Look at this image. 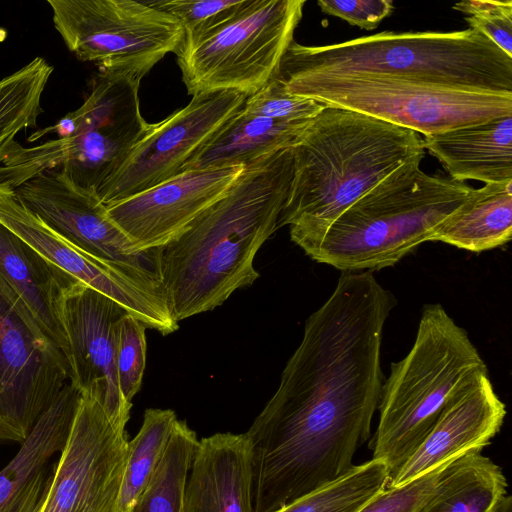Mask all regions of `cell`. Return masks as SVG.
Segmentation results:
<instances>
[{"label": "cell", "mask_w": 512, "mask_h": 512, "mask_svg": "<svg viewBox=\"0 0 512 512\" xmlns=\"http://www.w3.org/2000/svg\"><path fill=\"white\" fill-rule=\"evenodd\" d=\"M292 174L291 147L245 165L219 200L155 249V273L177 322L215 309L259 277L254 259L278 229Z\"/></svg>", "instance_id": "cell-1"}, {"label": "cell", "mask_w": 512, "mask_h": 512, "mask_svg": "<svg viewBox=\"0 0 512 512\" xmlns=\"http://www.w3.org/2000/svg\"><path fill=\"white\" fill-rule=\"evenodd\" d=\"M413 130L347 109L325 107L291 147L293 174L278 218L298 241L325 230L395 169L424 158Z\"/></svg>", "instance_id": "cell-2"}, {"label": "cell", "mask_w": 512, "mask_h": 512, "mask_svg": "<svg viewBox=\"0 0 512 512\" xmlns=\"http://www.w3.org/2000/svg\"><path fill=\"white\" fill-rule=\"evenodd\" d=\"M404 163L343 211L325 230L296 243L312 260L344 272L375 271L431 241L474 188Z\"/></svg>", "instance_id": "cell-3"}, {"label": "cell", "mask_w": 512, "mask_h": 512, "mask_svg": "<svg viewBox=\"0 0 512 512\" xmlns=\"http://www.w3.org/2000/svg\"><path fill=\"white\" fill-rule=\"evenodd\" d=\"M279 72L373 75L512 94V58L472 28L386 31L325 46L293 41Z\"/></svg>", "instance_id": "cell-4"}, {"label": "cell", "mask_w": 512, "mask_h": 512, "mask_svg": "<svg viewBox=\"0 0 512 512\" xmlns=\"http://www.w3.org/2000/svg\"><path fill=\"white\" fill-rule=\"evenodd\" d=\"M486 367L467 331L441 304L423 307L413 346L391 363L380 391L370 447L372 459L387 466L388 481L425 440L449 398Z\"/></svg>", "instance_id": "cell-5"}, {"label": "cell", "mask_w": 512, "mask_h": 512, "mask_svg": "<svg viewBox=\"0 0 512 512\" xmlns=\"http://www.w3.org/2000/svg\"><path fill=\"white\" fill-rule=\"evenodd\" d=\"M141 79L99 70L84 103L55 125L32 133L57 138L32 147L13 141L0 155V184L13 190L37 174L59 168L77 185L98 188L152 128L141 114Z\"/></svg>", "instance_id": "cell-6"}, {"label": "cell", "mask_w": 512, "mask_h": 512, "mask_svg": "<svg viewBox=\"0 0 512 512\" xmlns=\"http://www.w3.org/2000/svg\"><path fill=\"white\" fill-rule=\"evenodd\" d=\"M305 0H241L213 27L184 35L176 51L188 94L250 96L277 75Z\"/></svg>", "instance_id": "cell-7"}, {"label": "cell", "mask_w": 512, "mask_h": 512, "mask_svg": "<svg viewBox=\"0 0 512 512\" xmlns=\"http://www.w3.org/2000/svg\"><path fill=\"white\" fill-rule=\"evenodd\" d=\"M285 89L424 136L512 116V94L373 75L279 72Z\"/></svg>", "instance_id": "cell-8"}, {"label": "cell", "mask_w": 512, "mask_h": 512, "mask_svg": "<svg viewBox=\"0 0 512 512\" xmlns=\"http://www.w3.org/2000/svg\"><path fill=\"white\" fill-rule=\"evenodd\" d=\"M67 48L99 70L142 78L184 38L180 22L149 2L48 0Z\"/></svg>", "instance_id": "cell-9"}, {"label": "cell", "mask_w": 512, "mask_h": 512, "mask_svg": "<svg viewBox=\"0 0 512 512\" xmlns=\"http://www.w3.org/2000/svg\"><path fill=\"white\" fill-rule=\"evenodd\" d=\"M68 379L63 353L0 276V441L21 444Z\"/></svg>", "instance_id": "cell-10"}, {"label": "cell", "mask_w": 512, "mask_h": 512, "mask_svg": "<svg viewBox=\"0 0 512 512\" xmlns=\"http://www.w3.org/2000/svg\"><path fill=\"white\" fill-rule=\"evenodd\" d=\"M128 441L97 397L82 392L41 512H117Z\"/></svg>", "instance_id": "cell-11"}, {"label": "cell", "mask_w": 512, "mask_h": 512, "mask_svg": "<svg viewBox=\"0 0 512 512\" xmlns=\"http://www.w3.org/2000/svg\"><path fill=\"white\" fill-rule=\"evenodd\" d=\"M0 223L46 260L117 302L147 328L162 335L178 329L156 276L127 271L79 249L25 207L5 184H0Z\"/></svg>", "instance_id": "cell-12"}, {"label": "cell", "mask_w": 512, "mask_h": 512, "mask_svg": "<svg viewBox=\"0 0 512 512\" xmlns=\"http://www.w3.org/2000/svg\"><path fill=\"white\" fill-rule=\"evenodd\" d=\"M247 97L236 91L198 94L185 107L152 124L119 169L98 188L101 201L112 205L179 174L195 151L242 109Z\"/></svg>", "instance_id": "cell-13"}, {"label": "cell", "mask_w": 512, "mask_h": 512, "mask_svg": "<svg viewBox=\"0 0 512 512\" xmlns=\"http://www.w3.org/2000/svg\"><path fill=\"white\" fill-rule=\"evenodd\" d=\"M14 192L25 207L79 249L127 271L157 277L155 250L138 251L97 192L77 185L61 169L43 171Z\"/></svg>", "instance_id": "cell-14"}, {"label": "cell", "mask_w": 512, "mask_h": 512, "mask_svg": "<svg viewBox=\"0 0 512 512\" xmlns=\"http://www.w3.org/2000/svg\"><path fill=\"white\" fill-rule=\"evenodd\" d=\"M125 313L117 302L80 281L67 287L58 303L68 343L70 384L95 395L108 416L123 427L132 405L124 400L118 385L115 329Z\"/></svg>", "instance_id": "cell-15"}, {"label": "cell", "mask_w": 512, "mask_h": 512, "mask_svg": "<svg viewBox=\"0 0 512 512\" xmlns=\"http://www.w3.org/2000/svg\"><path fill=\"white\" fill-rule=\"evenodd\" d=\"M245 165L183 170L107 206L112 220L138 251L152 252L181 235L237 180Z\"/></svg>", "instance_id": "cell-16"}, {"label": "cell", "mask_w": 512, "mask_h": 512, "mask_svg": "<svg viewBox=\"0 0 512 512\" xmlns=\"http://www.w3.org/2000/svg\"><path fill=\"white\" fill-rule=\"evenodd\" d=\"M506 405L496 394L488 368L479 370L446 402L433 428L385 488H396L469 451H482L501 429Z\"/></svg>", "instance_id": "cell-17"}, {"label": "cell", "mask_w": 512, "mask_h": 512, "mask_svg": "<svg viewBox=\"0 0 512 512\" xmlns=\"http://www.w3.org/2000/svg\"><path fill=\"white\" fill-rule=\"evenodd\" d=\"M183 512H254L253 457L247 433L199 440L189 469Z\"/></svg>", "instance_id": "cell-18"}, {"label": "cell", "mask_w": 512, "mask_h": 512, "mask_svg": "<svg viewBox=\"0 0 512 512\" xmlns=\"http://www.w3.org/2000/svg\"><path fill=\"white\" fill-rule=\"evenodd\" d=\"M80 397L81 392L67 383L0 470V512H20L49 485L50 461L65 445Z\"/></svg>", "instance_id": "cell-19"}, {"label": "cell", "mask_w": 512, "mask_h": 512, "mask_svg": "<svg viewBox=\"0 0 512 512\" xmlns=\"http://www.w3.org/2000/svg\"><path fill=\"white\" fill-rule=\"evenodd\" d=\"M423 145L452 180L512 181V116L424 136Z\"/></svg>", "instance_id": "cell-20"}, {"label": "cell", "mask_w": 512, "mask_h": 512, "mask_svg": "<svg viewBox=\"0 0 512 512\" xmlns=\"http://www.w3.org/2000/svg\"><path fill=\"white\" fill-rule=\"evenodd\" d=\"M0 276L19 295L66 359L68 343L58 303L64 290L79 280L46 260L1 223Z\"/></svg>", "instance_id": "cell-21"}, {"label": "cell", "mask_w": 512, "mask_h": 512, "mask_svg": "<svg viewBox=\"0 0 512 512\" xmlns=\"http://www.w3.org/2000/svg\"><path fill=\"white\" fill-rule=\"evenodd\" d=\"M309 123L270 119L241 109L195 151L181 171L247 165L292 147Z\"/></svg>", "instance_id": "cell-22"}, {"label": "cell", "mask_w": 512, "mask_h": 512, "mask_svg": "<svg viewBox=\"0 0 512 512\" xmlns=\"http://www.w3.org/2000/svg\"><path fill=\"white\" fill-rule=\"evenodd\" d=\"M506 488L502 469L481 451H469L441 470L416 512H495Z\"/></svg>", "instance_id": "cell-23"}, {"label": "cell", "mask_w": 512, "mask_h": 512, "mask_svg": "<svg viewBox=\"0 0 512 512\" xmlns=\"http://www.w3.org/2000/svg\"><path fill=\"white\" fill-rule=\"evenodd\" d=\"M512 236V181L485 184L434 232L440 241L471 252L501 247Z\"/></svg>", "instance_id": "cell-24"}, {"label": "cell", "mask_w": 512, "mask_h": 512, "mask_svg": "<svg viewBox=\"0 0 512 512\" xmlns=\"http://www.w3.org/2000/svg\"><path fill=\"white\" fill-rule=\"evenodd\" d=\"M171 409L149 408L128 452L117 501V512H130L148 486L167 448L177 421Z\"/></svg>", "instance_id": "cell-25"}, {"label": "cell", "mask_w": 512, "mask_h": 512, "mask_svg": "<svg viewBox=\"0 0 512 512\" xmlns=\"http://www.w3.org/2000/svg\"><path fill=\"white\" fill-rule=\"evenodd\" d=\"M198 438L177 419L163 457L130 512H183L186 481Z\"/></svg>", "instance_id": "cell-26"}, {"label": "cell", "mask_w": 512, "mask_h": 512, "mask_svg": "<svg viewBox=\"0 0 512 512\" xmlns=\"http://www.w3.org/2000/svg\"><path fill=\"white\" fill-rule=\"evenodd\" d=\"M387 481L385 463L371 459L274 512H358L385 489Z\"/></svg>", "instance_id": "cell-27"}, {"label": "cell", "mask_w": 512, "mask_h": 512, "mask_svg": "<svg viewBox=\"0 0 512 512\" xmlns=\"http://www.w3.org/2000/svg\"><path fill=\"white\" fill-rule=\"evenodd\" d=\"M53 66L36 57L0 80V155L21 130L36 126Z\"/></svg>", "instance_id": "cell-28"}, {"label": "cell", "mask_w": 512, "mask_h": 512, "mask_svg": "<svg viewBox=\"0 0 512 512\" xmlns=\"http://www.w3.org/2000/svg\"><path fill=\"white\" fill-rule=\"evenodd\" d=\"M146 326L132 315L125 313L115 329V369L120 392L132 405L140 390L146 366Z\"/></svg>", "instance_id": "cell-29"}, {"label": "cell", "mask_w": 512, "mask_h": 512, "mask_svg": "<svg viewBox=\"0 0 512 512\" xmlns=\"http://www.w3.org/2000/svg\"><path fill=\"white\" fill-rule=\"evenodd\" d=\"M326 106L306 97L289 93L274 76L256 93L248 96L242 109L250 114L281 121H311Z\"/></svg>", "instance_id": "cell-30"}, {"label": "cell", "mask_w": 512, "mask_h": 512, "mask_svg": "<svg viewBox=\"0 0 512 512\" xmlns=\"http://www.w3.org/2000/svg\"><path fill=\"white\" fill-rule=\"evenodd\" d=\"M454 9L468 16L465 21L512 58L511 0H469L455 4Z\"/></svg>", "instance_id": "cell-31"}, {"label": "cell", "mask_w": 512, "mask_h": 512, "mask_svg": "<svg viewBox=\"0 0 512 512\" xmlns=\"http://www.w3.org/2000/svg\"><path fill=\"white\" fill-rule=\"evenodd\" d=\"M241 0H164L149 2L152 6L175 17L184 35L203 32L223 20Z\"/></svg>", "instance_id": "cell-32"}, {"label": "cell", "mask_w": 512, "mask_h": 512, "mask_svg": "<svg viewBox=\"0 0 512 512\" xmlns=\"http://www.w3.org/2000/svg\"><path fill=\"white\" fill-rule=\"evenodd\" d=\"M447 464L403 486L385 488L358 512H416L432 493L441 470Z\"/></svg>", "instance_id": "cell-33"}, {"label": "cell", "mask_w": 512, "mask_h": 512, "mask_svg": "<svg viewBox=\"0 0 512 512\" xmlns=\"http://www.w3.org/2000/svg\"><path fill=\"white\" fill-rule=\"evenodd\" d=\"M321 11L365 30L375 29L393 10L391 0H319Z\"/></svg>", "instance_id": "cell-34"}, {"label": "cell", "mask_w": 512, "mask_h": 512, "mask_svg": "<svg viewBox=\"0 0 512 512\" xmlns=\"http://www.w3.org/2000/svg\"><path fill=\"white\" fill-rule=\"evenodd\" d=\"M51 482V481H50ZM50 485V483H49ZM49 485L38 495L32 498L21 510L20 512H41L43 504L46 499L47 491Z\"/></svg>", "instance_id": "cell-35"}, {"label": "cell", "mask_w": 512, "mask_h": 512, "mask_svg": "<svg viewBox=\"0 0 512 512\" xmlns=\"http://www.w3.org/2000/svg\"><path fill=\"white\" fill-rule=\"evenodd\" d=\"M495 512H512L511 496L505 495L500 500Z\"/></svg>", "instance_id": "cell-36"}]
</instances>
